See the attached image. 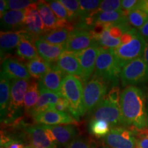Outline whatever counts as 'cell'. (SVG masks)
Returning a JSON list of instances; mask_svg holds the SVG:
<instances>
[{"mask_svg": "<svg viewBox=\"0 0 148 148\" xmlns=\"http://www.w3.org/2000/svg\"><path fill=\"white\" fill-rule=\"evenodd\" d=\"M1 72L9 79H29V74L27 66L14 58H6L3 60Z\"/></svg>", "mask_w": 148, "mask_h": 148, "instance_id": "e0dca14e", "label": "cell"}, {"mask_svg": "<svg viewBox=\"0 0 148 148\" xmlns=\"http://www.w3.org/2000/svg\"><path fill=\"white\" fill-rule=\"evenodd\" d=\"M29 82V79L11 80L10 103L7 113L8 116H15L24 108V98Z\"/></svg>", "mask_w": 148, "mask_h": 148, "instance_id": "9c48e42d", "label": "cell"}, {"mask_svg": "<svg viewBox=\"0 0 148 148\" xmlns=\"http://www.w3.org/2000/svg\"><path fill=\"white\" fill-rule=\"evenodd\" d=\"M104 143L111 148H136L137 139L132 131L117 127L110 130Z\"/></svg>", "mask_w": 148, "mask_h": 148, "instance_id": "30bf717a", "label": "cell"}, {"mask_svg": "<svg viewBox=\"0 0 148 148\" xmlns=\"http://www.w3.org/2000/svg\"><path fill=\"white\" fill-rule=\"evenodd\" d=\"M73 29L70 27H62L48 31L39 38L45 40L46 42L52 45H62L66 44L69 39L71 31Z\"/></svg>", "mask_w": 148, "mask_h": 148, "instance_id": "484cf974", "label": "cell"}, {"mask_svg": "<svg viewBox=\"0 0 148 148\" xmlns=\"http://www.w3.org/2000/svg\"><path fill=\"white\" fill-rule=\"evenodd\" d=\"M66 148H92L86 140L82 138H75Z\"/></svg>", "mask_w": 148, "mask_h": 148, "instance_id": "74e56055", "label": "cell"}, {"mask_svg": "<svg viewBox=\"0 0 148 148\" xmlns=\"http://www.w3.org/2000/svg\"><path fill=\"white\" fill-rule=\"evenodd\" d=\"M22 31H1L0 34V48L1 55L17 47L21 41Z\"/></svg>", "mask_w": 148, "mask_h": 148, "instance_id": "cb8c5ba5", "label": "cell"}, {"mask_svg": "<svg viewBox=\"0 0 148 148\" xmlns=\"http://www.w3.org/2000/svg\"><path fill=\"white\" fill-rule=\"evenodd\" d=\"M63 75L64 73L58 66L53 64L45 76L38 81L39 86L51 92L61 94V86L64 79Z\"/></svg>", "mask_w": 148, "mask_h": 148, "instance_id": "ffe728a7", "label": "cell"}, {"mask_svg": "<svg viewBox=\"0 0 148 148\" xmlns=\"http://www.w3.org/2000/svg\"><path fill=\"white\" fill-rule=\"evenodd\" d=\"M140 10H142L148 13V1H142Z\"/></svg>", "mask_w": 148, "mask_h": 148, "instance_id": "7bdbcfd3", "label": "cell"}, {"mask_svg": "<svg viewBox=\"0 0 148 148\" xmlns=\"http://www.w3.org/2000/svg\"><path fill=\"white\" fill-rule=\"evenodd\" d=\"M142 1L137 0H123L121 1V9L128 13L130 11L140 9Z\"/></svg>", "mask_w": 148, "mask_h": 148, "instance_id": "d590c367", "label": "cell"}, {"mask_svg": "<svg viewBox=\"0 0 148 148\" xmlns=\"http://www.w3.org/2000/svg\"><path fill=\"white\" fill-rule=\"evenodd\" d=\"M119 107L125 124L138 130L145 129L148 118L143 91L134 86H127L121 93Z\"/></svg>", "mask_w": 148, "mask_h": 148, "instance_id": "6da1fadb", "label": "cell"}, {"mask_svg": "<svg viewBox=\"0 0 148 148\" xmlns=\"http://www.w3.org/2000/svg\"><path fill=\"white\" fill-rule=\"evenodd\" d=\"M38 56L48 63L56 62L60 56L66 51V44L52 45L41 38H36L34 41Z\"/></svg>", "mask_w": 148, "mask_h": 148, "instance_id": "4fadbf2b", "label": "cell"}, {"mask_svg": "<svg viewBox=\"0 0 148 148\" xmlns=\"http://www.w3.org/2000/svg\"><path fill=\"white\" fill-rule=\"evenodd\" d=\"M79 5L80 8V18H84L89 16L95 11H97L100 6L102 1H96V0H79Z\"/></svg>", "mask_w": 148, "mask_h": 148, "instance_id": "4dcf8cb0", "label": "cell"}, {"mask_svg": "<svg viewBox=\"0 0 148 148\" xmlns=\"http://www.w3.org/2000/svg\"><path fill=\"white\" fill-rule=\"evenodd\" d=\"M61 94L69 103V113L76 121L86 112L84 104V90L78 77L66 75L61 86Z\"/></svg>", "mask_w": 148, "mask_h": 148, "instance_id": "7a4b0ae2", "label": "cell"}, {"mask_svg": "<svg viewBox=\"0 0 148 148\" xmlns=\"http://www.w3.org/2000/svg\"><path fill=\"white\" fill-rule=\"evenodd\" d=\"M33 37L25 31L23 32L21 41L16 47V54L19 58L29 62L39 57L34 45L36 39H34Z\"/></svg>", "mask_w": 148, "mask_h": 148, "instance_id": "7402d4cb", "label": "cell"}, {"mask_svg": "<svg viewBox=\"0 0 148 148\" xmlns=\"http://www.w3.org/2000/svg\"><path fill=\"white\" fill-rule=\"evenodd\" d=\"M92 46H98L95 35L91 30L86 29H73L66 42V51L77 53Z\"/></svg>", "mask_w": 148, "mask_h": 148, "instance_id": "ba28073f", "label": "cell"}, {"mask_svg": "<svg viewBox=\"0 0 148 148\" xmlns=\"http://www.w3.org/2000/svg\"><path fill=\"white\" fill-rule=\"evenodd\" d=\"M147 42L138 31H136L132 40L127 44L112 49L121 68L136 59L142 58Z\"/></svg>", "mask_w": 148, "mask_h": 148, "instance_id": "277c9868", "label": "cell"}, {"mask_svg": "<svg viewBox=\"0 0 148 148\" xmlns=\"http://www.w3.org/2000/svg\"><path fill=\"white\" fill-rule=\"evenodd\" d=\"M37 8L42 21L43 22L44 26L48 31L53 29L62 28V27H71L69 22L64 20H61L58 18L54 14L47 1H39L37 3ZM73 29V28H72Z\"/></svg>", "mask_w": 148, "mask_h": 148, "instance_id": "9a60e30c", "label": "cell"}, {"mask_svg": "<svg viewBox=\"0 0 148 148\" xmlns=\"http://www.w3.org/2000/svg\"><path fill=\"white\" fill-rule=\"evenodd\" d=\"M41 125L55 145L68 146L75 139L77 134L76 128L73 125Z\"/></svg>", "mask_w": 148, "mask_h": 148, "instance_id": "8fae6325", "label": "cell"}, {"mask_svg": "<svg viewBox=\"0 0 148 148\" xmlns=\"http://www.w3.org/2000/svg\"><path fill=\"white\" fill-rule=\"evenodd\" d=\"M36 123L44 125H71L75 120L71 114L58 111L55 109L45 111L34 116Z\"/></svg>", "mask_w": 148, "mask_h": 148, "instance_id": "5bb4252c", "label": "cell"}, {"mask_svg": "<svg viewBox=\"0 0 148 148\" xmlns=\"http://www.w3.org/2000/svg\"><path fill=\"white\" fill-rule=\"evenodd\" d=\"M128 22L131 25L140 29L148 21V13L145 11L137 9L127 13Z\"/></svg>", "mask_w": 148, "mask_h": 148, "instance_id": "f546056e", "label": "cell"}, {"mask_svg": "<svg viewBox=\"0 0 148 148\" xmlns=\"http://www.w3.org/2000/svg\"><path fill=\"white\" fill-rule=\"evenodd\" d=\"M143 58L145 59L146 62L148 64V41L147 42V44H146L145 52H144V55H143Z\"/></svg>", "mask_w": 148, "mask_h": 148, "instance_id": "ee69618b", "label": "cell"}, {"mask_svg": "<svg viewBox=\"0 0 148 148\" xmlns=\"http://www.w3.org/2000/svg\"><path fill=\"white\" fill-rule=\"evenodd\" d=\"M122 68L111 49L100 47L95 64L94 76L116 86Z\"/></svg>", "mask_w": 148, "mask_h": 148, "instance_id": "3957f363", "label": "cell"}, {"mask_svg": "<svg viewBox=\"0 0 148 148\" xmlns=\"http://www.w3.org/2000/svg\"><path fill=\"white\" fill-rule=\"evenodd\" d=\"M26 131L32 148H56L41 125L29 127Z\"/></svg>", "mask_w": 148, "mask_h": 148, "instance_id": "603a6c76", "label": "cell"}, {"mask_svg": "<svg viewBox=\"0 0 148 148\" xmlns=\"http://www.w3.org/2000/svg\"><path fill=\"white\" fill-rule=\"evenodd\" d=\"M120 91L119 88L117 86H112L110 90H109L108 93H107L106 97L112 101V103H116V104L119 105V100H120Z\"/></svg>", "mask_w": 148, "mask_h": 148, "instance_id": "8d00e7d4", "label": "cell"}, {"mask_svg": "<svg viewBox=\"0 0 148 148\" xmlns=\"http://www.w3.org/2000/svg\"><path fill=\"white\" fill-rule=\"evenodd\" d=\"M63 73L74 76H82V68L75 53L64 51L55 63Z\"/></svg>", "mask_w": 148, "mask_h": 148, "instance_id": "d6986e66", "label": "cell"}, {"mask_svg": "<svg viewBox=\"0 0 148 148\" xmlns=\"http://www.w3.org/2000/svg\"><path fill=\"white\" fill-rule=\"evenodd\" d=\"M54 109L58 111H60V112H66V113L69 112V103L63 96H61L60 97L58 101L56 104Z\"/></svg>", "mask_w": 148, "mask_h": 148, "instance_id": "f35d334b", "label": "cell"}, {"mask_svg": "<svg viewBox=\"0 0 148 148\" xmlns=\"http://www.w3.org/2000/svg\"><path fill=\"white\" fill-rule=\"evenodd\" d=\"M27 9L23 10H7L1 17V26L5 29L23 30Z\"/></svg>", "mask_w": 148, "mask_h": 148, "instance_id": "44dd1931", "label": "cell"}, {"mask_svg": "<svg viewBox=\"0 0 148 148\" xmlns=\"http://www.w3.org/2000/svg\"><path fill=\"white\" fill-rule=\"evenodd\" d=\"M40 97L36 104L33 109L29 112V114L34 117L37 114L45 112V111L54 109V107L58 102L62 94L56 93L45 88L39 86Z\"/></svg>", "mask_w": 148, "mask_h": 148, "instance_id": "ac0fdd59", "label": "cell"}, {"mask_svg": "<svg viewBox=\"0 0 148 148\" xmlns=\"http://www.w3.org/2000/svg\"><path fill=\"white\" fill-rule=\"evenodd\" d=\"M93 119L103 120L106 121L110 127H114L125 124L119 105L112 103L106 96L96 107Z\"/></svg>", "mask_w": 148, "mask_h": 148, "instance_id": "52a82bcc", "label": "cell"}, {"mask_svg": "<svg viewBox=\"0 0 148 148\" xmlns=\"http://www.w3.org/2000/svg\"><path fill=\"white\" fill-rule=\"evenodd\" d=\"M37 3L29 0H8L7 9L10 10H23L34 6Z\"/></svg>", "mask_w": 148, "mask_h": 148, "instance_id": "d6a6232c", "label": "cell"}, {"mask_svg": "<svg viewBox=\"0 0 148 148\" xmlns=\"http://www.w3.org/2000/svg\"><path fill=\"white\" fill-rule=\"evenodd\" d=\"M88 128L90 132L97 137L106 136L110 131V125L106 121L93 119L90 122Z\"/></svg>", "mask_w": 148, "mask_h": 148, "instance_id": "f1b7e54d", "label": "cell"}, {"mask_svg": "<svg viewBox=\"0 0 148 148\" xmlns=\"http://www.w3.org/2000/svg\"><path fill=\"white\" fill-rule=\"evenodd\" d=\"M40 97L39 83L36 79H32L29 82L27 92L24 98V108L29 112L36 104Z\"/></svg>", "mask_w": 148, "mask_h": 148, "instance_id": "83f0119b", "label": "cell"}, {"mask_svg": "<svg viewBox=\"0 0 148 148\" xmlns=\"http://www.w3.org/2000/svg\"><path fill=\"white\" fill-rule=\"evenodd\" d=\"M51 10L58 18L61 20H64L69 22L71 21V17L65 7L59 1H47Z\"/></svg>", "mask_w": 148, "mask_h": 148, "instance_id": "1f68e13d", "label": "cell"}, {"mask_svg": "<svg viewBox=\"0 0 148 148\" xmlns=\"http://www.w3.org/2000/svg\"><path fill=\"white\" fill-rule=\"evenodd\" d=\"M122 86H132L148 81V64L145 59L139 58L122 68L120 73Z\"/></svg>", "mask_w": 148, "mask_h": 148, "instance_id": "5b68a950", "label": "cell"}, {"mask_svg": "<svg viewBox=\"0 0 148 148\" xmlns=\"http://www.w3.org/2000/svg\"><path fill=\"white\" fill-rule=\"evenodd\" d=\"M51 65L52 64L48 63L41 58L38 57L27 62L26 66L31 77H34L36 79H38L39 81L51 69Z\"/></svg>", "mask_w": 148, "mask_h": 148, "instance_id": "4316f807", "label": "cell"}, {"mask_svg": "<svg viewBox=\"0 0 148 148\" xmlns=\"http://www.w3.org/2000/svg\"><path fill=\"white\" fill-rule=\"evenodd\" d=\"M121 9V1L119 0H104L101 1L97 12H107Z\"/></svg>", "mask_w": 148, "mask_h": 148, "instance_id": "e575fe53", "label": "cell"}, {"mask_svg": "<svg viewBox=\"0 0 148 148\" xmlns=\"http://www.w3.org/2000/svg\"><path fill=\"white\" fill-rule=\"evenodd\" d=\"M23 31L33 36L40 37L47 32L44 26L38 8L37 3L27 9V14L24 23Z\"/></svg>", "mask_w": 148, "mask_h": 148, "instance_id": "2e32d148", "label": "cell"}, {"mask_svg": "<svg viewBox=\"0 0 148 148\" xmlns=\"http://www.w3.org/2000/svg\"><path fill=\"white\" fill-rule=\"evenodd\" d=\"M107 84L100 78L93 76L85 84L84 104L86 112H90L100 103L106 97Z\"/></svg>", "mask_w": 148, "mask_h": 148, "instance_id": "8992f818", "label": "cell"}, {"mask_svg": "<svg viewBox=\"0 0 148 148\" xmlns=\"http://www.w3.org/2000/svg\"><path fill=\"white\" fill-rule=\"evenodd\" d=\"M7 9V1L5 0H1L0 1V15L1 17L3 15V14L6 12Z\"/></svg>", "mask_w": 148, "mask_h": 148, "instance_id": "b9f144b4", "label": "cell"}, {"mask_svg": "<svg viewBox=\"0 0 148 148\" xmlns=\"http://www.w3.org/2000/svg\"><path fill=\"white\" fill-rule=\"evenodd\" d=\"M99 49L100 47L98 46H92L81 52L75 53L80 62L82 68L81 79L84 83L87 82L95 69L96 60L99 53Z\"/></svg>", "mask_w": 148, "mask_h": 148, "instance_id": "7c38bea8", "label": "cell"}, {"mask_svg": "<svg viewBox=\"0 0 148 148\" xmlns=\"http://www.w3.org/2000/svg\"><path fill=\"white\" fill-rule=\"evenodd\" d=\"M1 144V147H3V148H27L21 142L14 140H8Z\"/></svg>", "mask_w": 148, "mask_h": 148, "instance_id": "ab89813d", "label": "cell"}, {"mask_svg": "<svg viewBox=\"0 0 148 148\" xmlns=\"http://www.w3.org/2000/svg\"><path fill=\"white\" fill-rule=\"evenodd\" d=\"M11 81L2 72H1L0 77V110H1V117L6 115L10 103V98Z\"/></svg>", "mask_w": 148, "mask_h": 148, "instance_id": "d4e9b609", "label": "cell"}, {"mask_svg": "<svg viewBox=\"0 0 148 148\" xmlns=\"http://www.w3.org/2000/svg\"><path fill=\"white\" fill-rule=\"evenodd\" d=\"M59 1L65 7L71 17V20L80 16V8L79 1L76 0H59Z\"/></svg>", "mask_w": 148, "mask_h": 148, "instance_id": "836d02e7", "label": "cell"}, {"mask_svg": "<svg viewBox=\"0 0 148 148\" xmlns=\"http://www.w3.org/2000/svg\"><path fill=\"white\" fill-rule=\"evenodd\" d=\"M140 34L142 35V36L145 38L146 42L148 41V21L146 23L143 27H140L138 30Z\"/></svg>", "mask_w": 148, "mask_h": 148, "instance_id": "60d3db41", "label": "cell"}]
</instances>
